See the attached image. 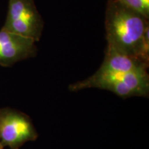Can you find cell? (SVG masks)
<instances>
[{"instance_id": "cell-8", "label": "cell", "mask_w": 149, "mask_h": 149, "mask_svg": "<svg viewBox=\"0 0 149 149\" xmlns=\"http://www.w3.org/2000/svg\"><path fill=\"white\" fill-rule=\"evenodd\" d=\"M0 149H5V148H3V147H1V146H0Z\"/></svg>"}, {"instance_id": "cell-3", "label": "cell", "mask_w": 149, "mask_h": 149, "mask_svg": "<svg viewBox=\"0 0 149 149\" xmlns=\"http://www.w3.org/2000/svg\"><path fill=\"white\" fill-rule=\"evenodd\" d=\"M44 25L34 0H8L6 18L1 29L37 42L42 37Z\"/></svg>"}, {"instance_id": "cell-1", "label": "cell", "mask_w": 149, "mask_h": 149, "mask_svg": "<svg viewBox=\"0 0 149 149\" xmlns=\"http://www.w3.org/2000/svg\"><path fill=\"white\" fill-rule=\"evenodd\" d=\"M148 19L117 0H107V47L149 63Z\"/></svg>"}, {"instance_id": "cell-6", "label": "cell", "mask_w": 149, "mask_h": 149, "mask_svg": "<svg viewBox=\"0 0 149 149\" xmlns=\"http://www.w3.org/2000/svg\"><path fill=\"white\" fill-rule=\"evenodd\" d=\"M148 64L140 59L107 47L103 63L99 70L106 72H129L148 69Z\"/></svg>"}, {"instance_id": "cell-9", "label": "cell", "mask_w": 149, "mask_h": 149, "mask_svg": "<svg viewBox=\"0 0 149 149\" xmlns=\"http://www.w3.org/2000/svg\"><path fill=\"white\" fill-rule=\"evenodd\" d=\"M0 146H1V145H0ZM1 147H2V146H1Z\"/></svg>"}, {"instance_id": "cell-5", "label": "cell", "mask_w": 149, "mask_h": 149, "mask_svg": "<svg viewBox=\"0 0 149 149\" xmlns=\"http://www.w3.org/2000/svg\"><path fill=\"white\" fill-rule=\"evenodd\" d=\"M36 42L31 39L0 30V66H13L19 61L37 55Z\"/></svg>"}, {"instance_id": "cell-4", "label": "cell", "mask_w": 149, "mask_h": 149, "mask_svg": "<svg viewBox=\"0 0 149 149\" xmlns=\"http://www.w3.org/2000/svg\"><path fill=\"white\" fill-rule=\"evenodd\" d=\"M38 134L28 115L10 108L0 109V145L3 148L19 149Z\"/></svg>"}, {"instance_id": "cell-2", "label": "cell", "mask_w": 149, "mask_h": 149, "mask_svg": "<svg viewBox=\"0 0 149 149\" xmlns=\"http://www.w3.org/2000/svg\"><path fill=\"white\" fill-rule=\"evenodd\" d=\"M87 88L109 91L124 99L131 97H146L149 93V75L147 69L129 72L97 70L91 77L72 84L68 87L73 92Z\"/></svg>"}, {"instance_id": "cell-7", "label": "cell", "mask_w": 149, "mask_h": 149, "mask_svg": "<svg viewBox=\"0 0 149 149\" xmlns=\"http://www.w3.org/2000/svg\"><path fill=\"white\" fill-rule=\"evenodd\" d=\"M124 6L138 13L147 19L149 18V0H117Z\"/></svg>"}]
</instances>
